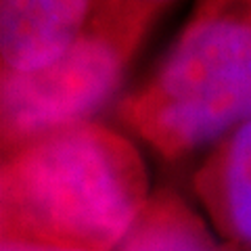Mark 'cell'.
I'll use <instances>...</instances> for the list:
<instances>
[{
	"label": "cell",
	"instance_id": "ba28073f",
	"mask_svg": "<svg viewBox=\"0 0 251 251\" xmlns=\"http://www.w3.org/2000/svg\"><path fill=\"white\" fill-rule=\"evenodd\" d=\"M138 2H145V4H153V6H161V9H163V6H166V4L170 2V0H138Z\"/></svg>",
	"mask_w": 251,
	"mask_h": 251
},
{
	"label": "cell",
	"instance_id": "5b68a950",
	"mask_svg": "<svg viewBox=\"0 0 251 251\" xmlns=\"http://www.w3.org/2000/svg\"><path fill=\"white\" fill-rule=\"evenodd\" d=\"M193 188L220 234L251 249V120L211 149Z\"/></svg>",
	"mask_w": 251,
	"mask_h": 251
},
{
	"label": "cell",
	"instance_id": "7a4b0ae2",
	"mask_svg": "<svg viewBox=\"0 0 251 251\" xmlns=\"http://www.w3.org/2000/svg\"><path fill=\"white\" fill-rule=\"evenodd\" d=\"M132 136L176 161L251 120V0H197L143 86L117 103Z\"/></svg>",
	"mask_w": 251,
	"mask_h": 251
},
{
	"label": "cell",
	"instance_id": "6da1fadb",
	"mask_svg": "<svg viewBox=\"0 0 251 251\" xmlns=\"http://www.w3.org/2000/svg\"><path fill=\"white\" fill-rule=\"evenodd\" d=\"M151 195L134 140L94 120L74 124L2 155V239L115 251Z\"/></svg>",
	"mask_w": 251,
	"mask_h": 251
},
{
	"label": "cell",
	"instance_id": "52a82bcc",
	"mask_svg": "<svg viewBox=\"0 0 251 251\" xmlns=\"http://www.w3.org/2000/svg\"><path fill=\"white\" fill-rule=\"evenodd\" d=\"M0 251H82L65 245H52V243L29 241V239H2Z\"/></svg>",
	"mask_w": 251,
	"mask_h": 251
},
{
	"label": "cell",
	"instance_id": "3957f363",
	"mask_svg": "<svg viewBox=\"0 0 251 251\" xmlns=\"http://www.w3.org/2000/svg\"><path fill=\"white\" fill-rule=\"evenodd\" d=\"M159 11L138 0H99L88 27L59 61L0 77L2 155L52 130L90 122L120 88Z\"/></svg>",
	"mask_w": 251,
	"mask_h": 251
},
{
	"label": "cell",
	"instance_id": "8992f818",
	"mask_svg": "<svg viewBox=\"0 0 251 251\" xmlns=\"http://www.w3.org/2000/svg\"><path fill=\"white\" fill-rule=\"evenodd\" d=\"M115 251H226L180 195L157 191Z\"/></svg>",
	"mask_w": 251,
	"mask_h": 251
},
{
	"label": "cell",
	"instance_id": "277c9868",
	"mask_svg": "<svg viewBox=\"0 0 251 251\" xmlns=\"http://www.w3.org/2000/svg\"><path fill=\"white\" fill-rule=\"evenodd\" d=\"M97 6L99 0H0L2 75L34 74L59 61Z\"/></svg>",
	"mask_w": 251,
	"mask_h": 251
}]
</instances>
